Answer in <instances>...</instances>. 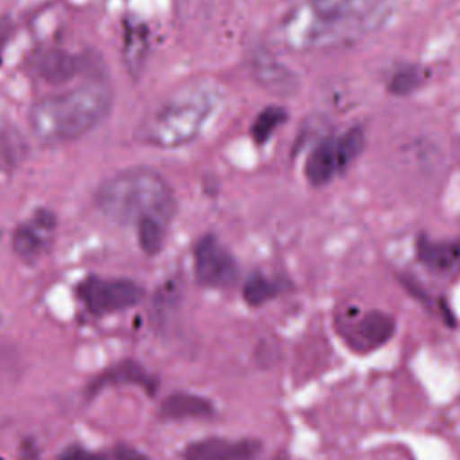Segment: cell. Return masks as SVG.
<instances>
[{"mask_svg": "<svg viewBox=\"0 0 460 460\" xmlns=\"http://www.w3.org/2000/svg\"><path fill=\"white\" fill-rule=\"evenodd\" d=\"M111 106L110 84L93 77L38 99L29 110V126L41 142H70L93 131L110 115Z\"/></svg>", "mask_w": 460, "mask_h": 460, "instance_id": "obj_1", "label": "cell"}, {"mask_svg": "<svg viewBox=\"0 0 460 460\" xmlns=\"http://www.w3.org/2000/svg\"><path fill=\"white\" fill-rule=\"evenodd\" d=\"M97 205L119 225H138L149 217L169 225L176 212L169 183L147 167H131L108 178L97 190Z\"/></svg>", "mask_w": 460, "mask_h": 460, "instance_id": "obj_2", "label": "cell"}, {"mask_svg": "<svg viewBox=\"0 0 460 460\" xmlns=\"http://www.w3.org/2000/svg\"><path fill=\"white\" fill-rule=\"evenodd\" d=\"M212 108L210 95L194 93L164 104L142 129V138L153 146L172 147L192 140Z\"/></svg>", "mask_w": 460, "mask_h": 460, "instance_id": "obj_3", "label": "cell"}, {"mask_svg": "<svg viewBox=\"0 0 460 460\" xmlns=\"http://www.w3.org/2000/svg\"><path fill=\"white\" fill-rule=\"evenodd\" d=\"M29 74L50 86H63L79 75L102 77V58L95 52H72L61 47L41 49L29 58Z\"/></svg>", "mask_w": 460, "mask_h": 460, "instance_id": "obj_4", "label": "cell"}, {"mask_svg": "<svg viewBox=\"0 0 460 460\" xmlns=\"http://www.w3.org/2000/svg\"><path fill=\"white\" fill-rule=\"evenodd\" d=\"M365 135L359 128H350L338 137L320 142L305 162V176L313 185H325L343 172L363 151Z\"/></svg>", "mask_w": 460, "mask_h": 460, "instance_id": "obj_5", "label": "cell"}, {"mask_svg": "<svg viewBox=\"0 0 460 460\" xmlns=\"http://www.w3.org/2000/svg\"><path fill=\"white\" fill-rule=\"evenodd\" d=\"M142 288L129 279L88 277L79 286V296L93 314H108L137 305L142 300Z\"/></svg>", "mask_w": 460, "mask_h": 460, "instance_id": "obj_6", "label": "cell"}, {"mask_svg": "<svg viewBox=\"0 0 460 460\" xmlns=\"http://www.w3.org/2000/svg\"><path fill=\"white\" fill-rule=\"evenodd\" d=\"M194 271L203 286L228 288L237 279V262L214 235H205L194 250Z\"/></svg>", "mask_w": 460, "mask_h": 460, "instance_id": "obj_7", "label": "cell"}, {"mask_svg": "<svg viewBox=\"0 0 460 460\" xmlns=\"http://www.w3.org/2000/svg\"><path fill=\"white\" fill-rule=\"evenodd\" d=\"M394 329L395 323L390 314L381 311H368L361 318L349 323V327L341 332L354 350L370 352L386 343L394 334Z\"/></svg>", "mask_w": 460, "mask_h": 460, "instance_id": "obj_8", "label": "cell"}, {"mask_svg": "<svg viewBox=\"0 0 460 460\" xmlns=\"http://www.w3.org/2000/svg\"><path fill=\"white\" fill-rule=\"evenodd\" d=\"M56 232V217L49 210H38L29 221L22 223L13 234V248L16 255L32 261L49 246Z\"/></svg>", "mask_w": 460, "mask_h": 460, "instance_id": "obj_9", "label": "cell"}, {"mask_svg": "<svg viewBox=\"0 0 460 460\" xmlns=\"http://www.w3.org/2000/svg\"><path fill=\"white\" fill-rule=\"evenodd\" d=\"M259 449L261 446L255 440L230 442L210 437L190 444L183 453V460H255Z\"/></svg>", "mask_w": 460, "mask_h": 460, "instance_id": "obj_10", "label": "cell"}, {"mask_svg": "<svg viewBox=\"0 0 460 460\" xmlns=\"http://www.w3.org/2000/svg\"><path fill=\"white\" fill-rule=\"evenodd\" d=\"M417 257L431 271L446 273L460 264V246L447 241H429L422 235L417 241Z\"/></svg>", "mask_w": 460, "mask_h": 460, "instance_id": "obj_11", "label": "cell"}, {"mask_svg": "<svg viewBox=\"0 0 460 460\" xmlns=\"http://www.w3.org/2000/svg\"><path fill=\"white\" fill-rule=\"evenodd\" d=\"M160 413L165 419H207L214 415V406L201 395L180 392L162 402Z\"/></svg>", "mask_w": 460, "mask_h": 460, "instance_id": "obj_12", "label": "cell"}, {"mask_svg": "<svg viewBox=\"0 0 460 460\" xmlns=\"http://www.w3.org/2000/svg\"><path fill=\"white\" fill-rule=\"evenodd\" d=\"M147 29L140 22H126L122 31V54H124V65L128 68V74L137 75L146 61L147 56Z\"/></svg>", "mask_w": 460, "mask_h": 460, "instance_id": "obj_13", "label": "cell"}, {"mask_svg": "<svg viewBox=\"0 0 460 460\" xmlns=\"http://www.w3.org/2000/svg\"><path fill=\"white\" fill-rule=\"evenodd\" d=\"M117 383H135L149 392L155 390V385L156 381L142 368V365L135 363V361H124V363H119L115 367H111L108 372H104L95 383H93V388L99 390L106 385H117Z\"/></svg>", "mask_w": 460, "mask_h": 460, "instance_id": "obj_14", "label": "cell"}, {"mask_svg": "<svg viewBox=\"0 0 460 460\" xmlns=\"http://www.w3.org/2000/svg\"><path fill=\"white\" fill-rule=\"evenodd\" d=\"M314 14L327 23H338L352 16H368L367 0H316Z\"/></svg>", "mask_w": 460, "mask_h": 460, "instance_id": "obj_15", "label": "cell"}, {"mask_svg": "<svg viewBox=\"0 0 460 460\" xmlns=\"http://www.w3.org/2000/svg\"><path fill=\"white\" fill-rule=\"evenodd\" d=\"M286 117H288V113L280 106H268V108H264L257 115V119L253 120V124L250 128L252 138L257 144H264L273 135V131L286 120Z\"/></svg>", "mask_w": 460, "mask_h": 460, "instance_id": "obj_16", "label": "cell"}, {"mask_svg": "<svg viewBox=\"0 0 460 460\" xmlns=\"http://www.w3.org/2000/svg\"><path fill=\"white\" fill-rule=\"evenodd\" d=\"M167 225L158 221V219H142L137 225V234H138V244L147 255H155L160 252L164 244Z\"/></svg>", "mask_w": 460, "mask_h": 460, "instance_id": "obj_17", "label": "cell"}, {"mask_svg": "<svg viewBox=\"0 0 460 460\" xmlns=\"http://www.w3.org/2000/svg\"><path fill=\"white\" fill-rule=\"evenodd\" d=\"M279 288L266 277L253 273L246 279L243 286V296L250 305H261L268 300H271L277 295Z\"/></svg>", "mask_w": 460, "mask_h": 460, "instance_id": "obj_18", "label": "cell"}, {"mask_svg": "<svg viewBox=\"0 0 460 460\" xmlns=\"http://www.w3.org/2000/svg\"><path fill=\"white\" fill-rule=\"evenodd\" d=\"M422 83V72L417 66H406L397 70L390 83H388V90L395 95H408L413 90H417Z\"/></svg>", "mask_w": 460, "mask_h": 460, "instance_id": "obj_19", "label": "cell"}, {"mask_svg": "<svg viewBox=\"0 0 460 460\" xmlns=\"http://www.w3.org/2000/svg\"><path fill=\"white\" fill-rule=\"evenodd\" d=\"M23 153V142L16 133L0 129V167H13Z\"/></svg>", "mask_w": 460, "mask_h": 460, "instance_id": "obj_20", "label": "cell"}, {"mask_svg": "<svg viewBox=\"0 0 460 460\" xmlns=\"http://www.w3.org/2000/svg\"><path fill=\"white\" fill-rule=\"evenodd\" d=\"M255 74H257V79L262 83V84H266L268 88H271V86H280L282 88V84H286V81H288V72L280 66V65H277V63H268V61H262L257 68H255Z\"/></svg>", "mask_w": 460, "mask_h": 460, "instance_id": "obj_21", "label": "cell"}, {"mask_svg": "<svg viewBox=\"0 0 460 460\" xmlns=\"http://www.w3.org/2000/svg\"><path fill=\"white\" fill-rule=\"evenodd\" d=\"M59 460H106V458H104V455H101V453L88 451V449H84V447L74 446V447H68V449L61 455Z\"/></svg>", "mask_w": 460, "mask_h": 460, "instance_id": "obj_22", "label": "cell"}, {"mask_svg": "<svg viewBox=\"0 0 460 460\" xmlns=\"http://www.w3.org/2000/svg\"><path fill=\"white\" fill-rule=\"evenodd\" d=\"M14 34V23L9 16H0V56L4 54L9 40Z\"/></svg>", "mask_w": 460, "mask_h": 460, "instance_id": "obj_23", "label": "cell"}, {"mask_svg": "<svg viewBox=\"0 0 460 460\" xmlns=\"http://www.w3.org/2000/svg\"><path fill=\"white\" fill-rule=\"evenodd\" d=\"M115 460H147V456L129 446H119L115 451Z\"/></svg>", "mask_w": 460, "mask_h": 460, "instance_id": "obj_24", "label": "cell"}]
</instances>
